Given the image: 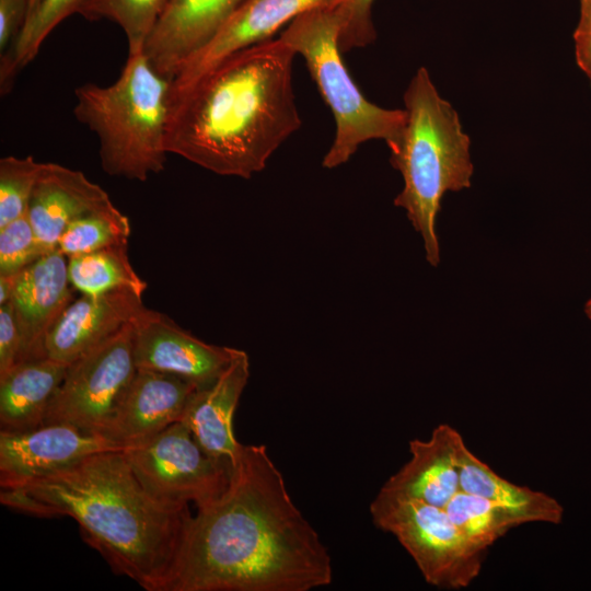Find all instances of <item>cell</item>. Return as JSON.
I'll list each match as a JSON object with an SVG mask.
<instances>
[{
    "label": "cell",
    "mask_w": 591,
    "mask_h": 591,
    "mask_svg": "<svg viewBox=\"0 0 591 591\" xmlns=\"http://www.w3.org/2000/svg\"><path fill=\"white\" fill-rule=\"evenodd\" d=\"M332 560L264 444L244 445L227 489L186 518L163 591H309Z\"/></svg>",
    "instance_id": "cell-1"
},
{
    "label": "cell",
    "mask_w": 591,
    "mask_h": 591,
    "mask_svg": "<svg viewBox=\"0 0 591 591\" xmlns=\"http://www.w3.org/2000/svg\"><path fill=\"white\" fill-rule=\"evenodd\" d=\"M294 50L280 37L242 49L171 99L169 153L222 176L250 178L301 126Z\"/></svg>",
    "instance_id": "cell-2"
},
{
    "label": "cell",
    "mask_w": 591,
    "mask_h": 591,
    "mask_svg": "<svg viewBox=\"0 0 591 591\" xmlns=\"http://www.w3.org/2000/svg\"><path fill=\"white\" fill-rule=\"evenodd\" d=\"M22 487L57 518L76 520L114 572L147 591H163L190 512L154 499L123 450L95 453Z\"/></svg>",
    "instance_id": "cell-3"
},
{
    "label": "cell",
    "mask_w": 591,
    "mask_h": 591,
    "mask_svg": "<svg viewBox=\"0 0 591 591\" xmlns=\"http://www.w3.org/2000/svg\"><path fill=\"white\" fill-rule=\"evenodd\" d=\"M404 103L405 127L399 141L390 149V162L404 181L394 205L406 211L421 235L428 263L438 266L436 219L445 193L471 186V140L456 111L439 94L425 67L412 78Z\"/></svg>",
    "instance_id": "cell-4"
},
{
    "label": "cell",
    "mask_w": 591,
    "mask_h": 591,
    "mask_svg": "<svg viewBox=\"0 0 591 591\" xmlns=\"http://www.w3.org/2000/svg\"><path fill=\"white\" fill-rule=\"evenodd\" d=\"M74 96V117L95 134L106 174L146 182L164 170L171 80L152 67L143 49L128 53L114 83H85Z\"/></svg>",
    "instance_id": "cell-5"
},
{
    "label": "cell",
    "mask_w": 591,
    "mask_h": 591,
    "mask_svg": "<svg viewBox=\"0 0 591 591\" xmlns=\"http://www.w3.org/2000/svg\"><path fill=\"white\" fill-rule=\"evenodd\" d=\"M340 31V16L331 3L301 13L279 36L304 58L333 113L336 131L322 161L325 169L348 162L363 142L372 139L384 140L392 149L399 141L406 123L405 109L380 107L358 89L341 58Z\"/></svg>",
    "instance_id": "cell-6"
},
{
    "label": "cell",
    "mask_w": 591,
    "mask_h": 591,
    "mask_svg": "<svg viewBox=\"0 0 591 591\" xmlns=\"http://www.w3.org/2000/svg\"><path fill=\"white\" fill-rule=\"evenodd\" d=\"M370 513L375 526L404 546L429 584L461 589L478 576L485 553L467 541L444 509L379 491Z\"/></svg>",
    "instance_id": "cell-7"
},
{
    "label": "cell",
    "mask_w": 591,
    "mask_h": 591,
    "mask_svg": "<svg viewBox=\"0 0 591 591\" xmlns=\"http://www.w3.org/2000/svg\"><path fill=\"white\" fill-rule=\"evenodd\" d=\"M123 452L146 490L170 507H201L230 483L232 465L209 455L182 421Z\"/></svg>",
    "instance_id": "cell-8"
},
{
    "label": "cell",
    "mask_w": 591,
    "mask_h": 591,
    "mask_svg": "<svg viewBox=\"0 0 591 591\" xmlns=\"http://www.w3.org/2000/svg\"><path fill=\"white\" fill-rule=\"evenodd\" d=\"M136 371L130 322L115 336L68 364L44 424H70L84 432L102 436Z\"/></svg>",
    "instance_id": "cell-9"
},
{
    "label": "cell",
    "mask_w": 591,
    "mask_h": 591,
    "mask_svg": "<svg viewBox=\"0 0 591 591\" xmlns=\"http://www.w3.org/2000/svg\"><path fill=\"white\" fill-rule=\"evenodd\" d=\"M115 450L124 449L70 424H44L24 431L0 430V486L22 487L90 455Z\"/></svg>",
    "instance_id": "cell-10"
},
{
    "label": "cell",
    "mask_w": 591,
    "mask_h": 591,
    "mask_svg": "<svg viewBox=\"0 0 591 591\" xmlns=\"http://www.w3.org/2000/svg\"><path fill=\"white\" fill-rule=\"evenodd\" d=\"M137 369L184 378L198 387L213 383L231 362L235 348L208 344L164 313L143 308L132 320Z\"/></svg>",
    "instance_id": "cell-11"
},
{
    "label": "cell",
    "mask_w": 591,
    "mask_h": 591,
    "mask_svg": "<svg viewBox=\"0 0 591 591\" xmlns=\"http://www.w3.org/2000/svg\"><path fill=\"white\" fill-rule=\"evenodd\" d=\"M197 389L175 374L137 369L102 437L124 450L151 439L181 421Z\"/></svg>",
    "instance_id": "cell-12"
},
{
    "label": "cell",
    "mask_w": 591,
    "mask_h": 591,
    "mask_svg": "<svg viewBox=\"0 0 591 591\" xmlns=\"http://www.w3.org/2000/svg\"><path fill=\"white\" fill-rule=\"evenodd\" d=\"M334 0H245L213 37L188 58L171 81V97L224 58L263 43L301 13Z\"/></svg>",
    "instance_id": "cell-13"
},
{
    "label": "cell",
    "mask_w": 591,
    "mask_h": 591,
    "mask_svg": "<svg viewBox=\"0 0 591 591\" xmlns=\"http://www.w3.org/2000/svg\"><path fill=\"white\" fill-rule=\"evenodd\" d=\"M68 257L54 250L18 275L11 304L21 335L20 362L46 357L45 338L73 301Z\"/></svg>",
    "instance_id": "cell-14"
},
{
    "label": "cell",
    "mask_w": 591,
    "mask_h": 591,
    "mask_svg": "<svg viewBox=\"0 0 591 591\" xmlns=\"http://www.w3.org/2000/svg\"><path fill=\"white\" fill-rule=\"evenodd\" d=\"M144 308L142 297L121 289L73 300L45 338V355L70 364L120 332Z\"/></svg>",
    "instance_id": "cell-15"
},
{
    "label": "cell",
    "mask_w": 591,
    "mask_h": 591,
    "mask_svg": "<svg viewBox=\"0 0 591 591\" xmlns=\"http://www.w3.org/2000/svg\"><path fill=\"white\" fill-rule=\"evenodd\" d=\"M245 0H169L143 51L171 81Z\"/></svg>",
    "instance_id": "cell-16"
},
{
    "label": "cell",
    "mask_w": 591,
    "mask_h": 591,
    "mask_svg": "<svg viewBox=\"0 0 591 591\" xmlns=\"http://www.w3.org/2000/svg\"><path fill=\"white\" fill-rule=\"evenodd\" d=\"M248 378V355L235 348L231 362L219 378L190 395L181 419L209 455L232 467L243 448L234 436L233 417Z\"/></svg>",
    "instance_id": "cell-17"
},
{
    "label": "cell",
    "mask_w": 591,
    "mask_h": 591,
    "mask_svg": "<svg viewBox=\"0 0 591 591\" xmlns=\"http://www.w3.org/2000/svg\"><path fill=\"white\" fill-rule=\"evenodd\" d=\"M108 194L82 172L57 163H43L30 201L28 218L49 250L76 219L112 206Z\"/></svg>",
    "instance_id": "cell-18"
},
{
    "label": "cell",
    "mask_w": 591,
    "mask_h": 591,
    "mask_svg": "<svg viewBox=\"0 0 591 591\" xmlns=\"http://www.w3.org/2000/svg\"><path fill=\"white\" fill-rule=\"evenodd\" d=\"M460 436L454 428L442 424L433 429L428 440H412L410 460L385 482L380 491L444 509L461 490L455 461Z\"/></svg>",
    "instance_id": "cell-19"
},
{
    "label": "cell",
    "mask_w": 591,
    "mask_h": 591,
    "mask_svg": "<svg viewBox=\"0 0 591 591\" xmlns=\"http://www.w3.org/2000/svg\"><path fill=\"white\" fill-rule=\"evenodd\" d=\"M68 364L49 357L18 363L0 376V430L24 431L44 425L48 406Z\"/></svg>",
    "instance_id": "cell-20"
},
{
    "label": "cell",
    "mask_w": 591,
    "mask_h": 591,
    "mask_svg": "<svg viewBox=\"0 0 591 591\" xmlns=\"http://www.w3.org/2000/svg\"><path fill=\"white\" fill-rule=\"evenodd\" d=\"M461 491L475 495L518 513L525 523L558 524L563 520V506L549 495L515 485L490 468L466 447L462 436L455 444Z\"/></svg>",
    "instance_id": "cell-21"
},
{
    "label": "cell",
    "mask_w": 591,
    "mask_h": 591,
    "mask_svg": "<svg viewBox=\"0 0 591 591\" xmlns=\"http://www.w3.org/2000/svg\"><path fill=\"white\" fill-rule=\"evenodd\" d=\"M68 276L72 288L82 294L127 289L142 297L148 287L130 263L128 244L68 257Z\"/></svg>",
    "instance_id": "cell-22"
},
{
    "label": "cell",
    "mask_w": 591,
    "mask_h": 591,
    "mask_svg": "<svg viewBox=\"0 0 591 591\" xmlns=\"http://www.w3.org/2000/svg\"><path fill=\"white\" fill-rule=\"evenodd\" d=\"M444 510L467 541L485 554L509 530L525 523L511 509L461 490Z\"/></svg>",
    "instance_id": "cell-23"
},
{
    "label": "cell",
    "mask_w": 591,
    "mask_h": 591,
    "mask_svg": "<svg viewBox=\"0 0 591 591\" xmlns=\"http://www.w3.org/2000/svg\"><path fill=\"white\" fill-rule=\"evenodd\" d=\"M85 0H42L26 23L15 43L1 55L0 85L4 93L10 89L15 76L38 54L46 37L65 19L79 9Z\"/></svg>",
    "instance_id": "cell-24"
},
{
    "label": "cell",
    "mask_w": 591,
    "mask_h": 591,
    "mask_svg": "<svg viewBox=\"0 0 591 591\" xmlns=\"http://www.w3.org/2000/svg\"><path fill=\"white\" fill-rule=\"evenodd\" d=\"M129 218L114 204L72 221L61 233L57 250L67 257L116 244H128Z\"/></svg>",
    "instance_id": "cell-25"
},
{
    "label": "cell",
    "mask_w": 591,
    "mask_h": 591,
    "mask_svg": "<svg viewBox=\"0 0 591 591\" xmlns=\"http://www.w3.org/2000/svg\"><path fill=\"white\" fill-rule=\"evenodd\" d=\"M169 0H85L78 14L108 20L125 33L128 53L143 49Z\"/></svg>",
    "instance_id": "cell-26"
},
{
    "label": "cell",
    "mask_w": 591,
    "mask_h": 591,
    "mask_svg": "<svg viewBox=\"0 0 591 591\" xmlns=\"http://www.w3.org/2000/svg\"><path fill=\"white\" fill-rule=\"evenodd\" d=\"M42 164L32 155L0 160V228L27 213Z\"/></svg>",
    "instance_id": "cell-27"
},
{
    "label": "cell",
    "mask_w": 591,
    "mask_h": 591,
    "mask_svg": "<svg viewBox=\"0 0 591 591\" xmlns=\"http://www.w3.org/2000/svg\"><path fill=\"white\" fill-rule=\"evenodd\" d=\"M49 252L27 213L0 228V275L18 274Z\"/></svg>",
    "instance_id": "cell-28"
},
{
    "label": "cell",
    "mask_w": 591,
    "mask_h": 591,
    "mask_svg": "<svg viewBox=\"0 0 591 591\" xmlns=\"http://www.w3.org/2000/svg\"><path fill=\"white\" fill-rule=\"evenodd\" d=\"M374 0H334L340 20L341 31L339 46L341 53L354 48H362L375 39L372 21Z\"/></svg>",
    "instance_id": "cell-29"
},
{
    "label": "cell",
    "mask_w": 591,
    "mask_h": 591,
    "mask_svg": "<svg viewBox=\"0 0 591 591\" xmlns=\"http://www.w3.org/2000/svg\"><path fill=\"white\" fill-rule=\"evenodd\" d=\"M21 335L11 302L0 305V376L20 361Z\"/></svg>",
    "instance_id": "cell-30"
},
{
    "label": "cell",
    "mask_w": 591,
    "mask_h": 591,
    "mask_svg": "<svg viewBox=\"0 0 591 591\" xmlns=\"http://www.w3.org/2000/svg\"><path fill=\"white\" fill-rule=\"evenodd\" d=\"M31 0H0V53L18 39L30 13Z\"/></svg>",
    "instance_id": "cell-31"
},
{
    "label": "cell",
    "mask_w": 591,
    "mask_h": 591,
    "mask_svg": "<svg viewBox=\"0 0 591 591\" xmlns=\"http://www.w3.org/2000/svg\"><path fill=\"white\" fill-rule=\"evenodd\" d=\"M0 502L11 509L38 518H57L54 510L40 499L34 497L24 487L1 488Z\"/></svg>",
    "instance_id": "cell-32"
},
{
    "label": "cell",
    "mask_w": 591,
    "mask_h": 591,
    "mask_svg": "<svg viewBox=\"0 0 591 591\" xmlns=\"http://www.w3.org/2000/svg\"><path fill=\"white\" fill-rule=\"evenodd\" d=\"M577 65L587 76L591 85V33H573Z\"/></svg>",
    "instance_id": "cell-33"
},
{
    "label": "cell",
    "mask_w": 591,
    "mask_h": 591,
    "mask_svg": "<svg viewBox=\"0 0 591 591\" xmlns=\"http://www.w3.org/2000/svg\"><path fill=\"white\" fill-rule=\"evenodd\" d=\"M18 274L11 275H0V305H3L11 301L16 280Z\"/></svg>",
    "instance_id": "cell-34"
},
{
    "label": "cell",
    "mask_w": 591,
    "mask_h": 591,
    "mask_svg": "<svg viewBox=\"0 0 591 591\" xmlns=\"http://www.w3.org/2000/svg\"><path fill=\"white\" fill-rule=\"evenodd\" d=\"M575 32L591 33V0H580L579 20Z\"/></svg>",
    "instance_id": "cell-35"
},
{
    "label": "cell",
    "mask_w": 591,
    "mask_h": 591,
    "mask_svg": "<svg viewBox=\"0 0 591 591\" xmlns=\"http://www.w3.org/2000/svg\"><path fill=\"white\" fill-rule=\"evenodd\" d=\"M40 2L42 0H31L28 16L34 12Z\"/></svg>",
    "instance_id": "cell-36"
},
{
    "label": "cell",
    "mask_w": 591,
    "mask_h": 591,
    "mask_svg": "<svg viewBox=\"0 0 591 591\" xmlns=\"http://www.w3.org/2000/svg\"><path fill=\"white\" fill-rule=\"evenodd\" d=\"M586 313L589 318H591V299L586 304Z\"/></svg>",
    "instance_id": "cell-37"
}]
</instances>
